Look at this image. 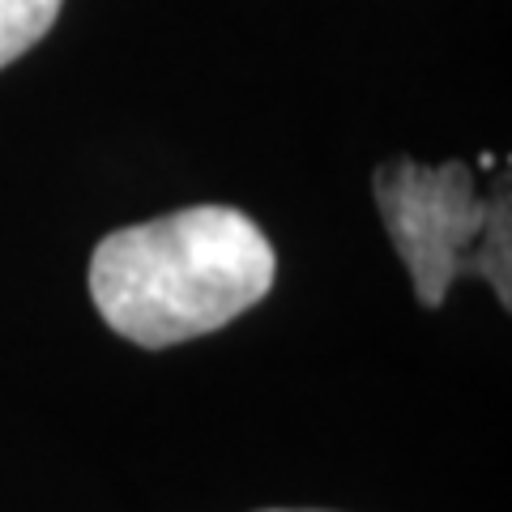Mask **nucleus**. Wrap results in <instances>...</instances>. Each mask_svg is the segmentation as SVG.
Returning <instances> with one entry per match:
<instances>
[{"instance_id": "nucleus-1", "label": "nucleus", "mask_w": 512, "mask_h": 512, "mask_svg": "<svg viewBox=\"0 0 512 512\" xmlns=\"http://www.w3.org/2000/svg\"><path fill=\"white\" fill-rule=\"evenodd\" d=\"M278 278L269 235L235 205H188L99 239L90 299L120 338L167 350L256 308Z\"/></svg>"}, {"instance_id": "nucleus-2", "label": "nucleus", "mask_w": 512, "mask_h": 512, "mask_svg": "<svg viewBox=\"0 0 512 512\" xmlns=\"http://www.w3.org/2000/svg\"><path fill=\"white\" fill-rule=\"evenodd\" d=\"M376 210L423 308H440L461 278H483L508 308V184L483 197L466 163L376 167Z\"/></svg>"}, {"instance_id": "nucleus-3", "label": "nucleus", "mask_w": 512, "mask_h": 512, "mask_svg": "<svg viewBox=\"0 0 512 512\" xmlns=\"http://www.w3.org/2000/svg\"><path fill=\"white\" fill-rule=\"evenodd\" d=\"M64 0H0V69L26 56L56 26Z\"/></svg>"}, {"instance_id": "nucleus-4", "label": "nucleus", "mask_w": 512, "mask_h": 512, "mask_svg": "<svg viewBox=\"0 0 512 512\" xmlns=\"http://www.w3.org/2000/svg\"><path fill=\"white\" fill-rule=\"evenodd\" d=\"M265 512H312V508H265Z\"/></svg>"}]
</instances>
